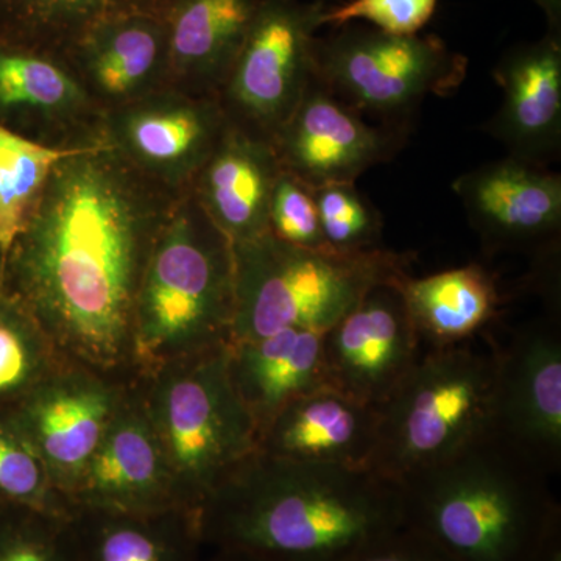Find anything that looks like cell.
Returning <instances> with one entry per match:
<instances>
[{
    "mask_svg": "<svg viewBox=\"0 0 561 561\" xmlns=\"http://www.w3.org/2000/svg\"><path fill=\"white\" fill-rule=\"evenodd\" d=\"M180 197L106 144L70 154L11 247L2 294L25 309L62 359L135 383L140 279Z\"/></svg>",
    "mask_w": 561,
    "mask_h": 561,
    "instance_id": "cell-1",
    "label": "cell"
},
{
    "mask_svg": "<svg viewBox=\"0 0 561 561\" xmlns=\"http://www.w3.org/2000/svg\"><path fill=\"white\" fill-rule=\"evenodd\" d=\"M206 548L265 561H343L404 524L398 483L373 470L301 463L262 451L198 507Z\"/></svg>",
    "mask_w": 561,
    "mask_h": 561,
    "instance_id": "cell-2",
    "label": "cell"
},
{
    "mask_svg": "<svg viewBox=\"0 0 561 561\" xmlns=\"http://www.w3.org/2000/svg\"><path fill=\"white\" fill-rule=\"evenodd\" d=\"M549 479L491 432L400 483L404 524L456 561H542L561 545Z\"/></svg>",
    "mask_w": 561,
    "mask_h": 561,
    "instance_id": "cell-3",
    "label": "cell"
},
{
    "mask_svg": "<svg viewBox=\"0 0 561 561\" xmlns=\"http://www.w3.org/2000/svg\"><path fill=\"white\" fill-rule=\"evenodd\" d=\"M234 308L232 242L186 192L158 232L140 279L136 381L169 362L230 345Z\"/></svg>",
    "mask_w": 561,
    "mask_h": 561,
    "instance_id": "cell-4",
    "label": "cell"
},
{
    "mask_svg": "<svg viewBox=\"0 0 561 561\" xmlns=\"http://www.w3.org/2000/svg\"><path fill=\"white\" fill-rule=\"evenodd\" d=\"M236 308L232 342L286 330H330L375 287L411 275L415 257L386 249L339 253L300 249L271 232L232 243Z\"/></svg>",
    "mask_w": 561,
    "mask_h": 561,
    "instance_id": "cell-5",
    "label": "cell"
},
{
    "mask_svg": "<svg viewBox=\"0 0 561 561\" xmlns=\"http://www.w3.org/2000/svg\"><path fill=\"white\" fill-rule=\"evenodd\" d=\"M496 373L497 342L486 332L459 345L423 350L378 409L371 470L400 485L491 434Z\"/></svg>",
    "mask_w": 561,
    "mask_h": 561,
    "instance_id": "cell-6",
    "label": "cell"
},
{
    "mask_svg": "<svg viewBox=\"0 0 561 561\" xmlns=\"http://www.w3.org/2000/svg\"><path fill=\"white\" fill-rule=\"evenodd\" d=\"M228 346L169 362L136 381L180 504L194 511L260 451L256 423L231 383Z\"/></svg>",
    "mask_w": 561,
    "mask_h": 561,
    "instance_id": "cell-7",
    "label": "cell"
},
{
    "mask_svg": "<svg viewBox=\"0 0 561 561\" xmlns=\"http://www.w3.org/2000/svg\"><path fill=\"white\" fill-rule=\"evenodd\" d=\"M313 68L317 80L351 110L405 130L427 98L456 92L468 60L435 35H391L348 24L317 36Z\"/></svg>",
    "mask_w": 561,
    "mask_h": 561,
    "instance_id": "cell-8",
    "label": "cell"
},
{
    "mask_svg": "<svg viewBox=\"0 0 561 561\" xmlns=\"http://www.w3.org/2000/svg\"><path fill=\"white\" fill-rule=\"evenodd\" d=\"M323 0H262L217 94L231 127L273 144L313 79Z\"/></svg>",
    "mask_w": 561,
    "mask_h": 561,
    "instance_id": "cell-9",
    "label": "cell"
},
{
    "mask_svg": "<svg viewBox=\"0 0 561 561\" xmlns=\"http://www.w3.org/2000/svg\"><path fill=\"white\" fill-rule=\"evenodd\" d=\"M227 127L216 98L162 88L105 114L103 140L140 175L183 195Z\"/></svg>",
    "mask_w": 561,
    "mask_h": 561,
    "instance_id": "cell-10",
    "label": "cell"
},
{
    "mask_svg": "<svg viewBox=\"0 0 561 561\" xmlns=\"http://www.w3.org/2000/svg\"><path fill=\"white\" fill-rule=\"evenodd\" d=\"M493 434L549 476L561 467L559 316L537 319L497 343Z\"/></svg>",
    "mask_w": 561,
    "mask_h": 561,
    "instance_id": "cell-11",
    "label": "cell"
},
{
    "mask_svg": "<svg viewBox=\"0 0 561 561\" xmlns=\"http://www.w3.org/2000/svg\"><path fill=\"white\" fill-rule=\"evenodd\" d=\"M130 386L66 362L10 409L66 504Z\"/></svg>",
    "mask_w": 561,
    "mask_h": 561,
    "instance_id": "cell-12",
    "label": "cell"
},
{
    "mask_svg": "<svg viewBox=\"0 0 561 561\" xmlns=\"http://www.w3.org/2000/svg\"><path fill=\"white\" fill-rule=\"evenodd\" d=\"M421 353L398 283L375 287L323 332L328 386L375 409L389 401Z\"/></svg>",
    "mask_w": 561,
    "mask_h": 561,
    "instance_id": "cell-13",
    "label": "cell"
},
{
    "mask_svg": "<svg viewBox=\"0 0 561 561\" xmlns=\"http://www.w3.org/2000/svg\"><path fill=\"white\" fill-rule=\"evenodd\" d=\"M408 130L376 127L332 95L316 73L273 147L280 169L311 190L357 179L390 161L402 149Z\"/></svg>",
    "mask_w": 561,
    "mask_h": 561,
    "instance_id": "cell-14",
    "label": "cell"
},
{
    "mask_svg": "<svg viewBox=\"0 0 561 561\" xmlns=\"http://www.w3.org/2000/svg\"><path fill=\"white\" fill-rule=\"evenodd\" d=\"M105 114L65 58L0 41V125L51 149L102 146Z\"/></svg>",
    "mask_w": 561,
    "mask_h": 561,
    "instance_id": "cell-15",
    "label": "cell"
},
{
    "mask_svg": "<svg viewBox=\"0 0 561 561\" xmlns=\"http://www.w3.org/2000/svg\"><path fill=\"white\" fill-rule=\"evenodd\" d=\"M453 191L491 253H559L561 176L556 172L507 157L463 173Z\"/></svg>",
    "mask_w": 561,
    "mask_h": 561,
    "instance_id": "cell-16",
    "label": "cell"
},
{
    "mask_svg": "<svg viewBox=\"0 0 561 561\" xmlns=\"http://www.w3.org/2000/svg\"><path fill=\"white\" fill-rule=\"evenodd\" d=\"M184 507L136 382L70 491L68 507L144 512Z\"/></svg>",
    "mask_w": 561,
    "mask_h": 561,
    "instance_id": "cell-17",
    "label": "cell"
},
{
    "mask_svg": "<svg viewBox=\"0 0 561 561\" xmlns=\"http://www.w3.org/2000/svg\"><path fill=\"white\" fill-rule=\"evenodd\" d=\"M502 90L497 113L483 130L508 157L548 168L561 153V35L513 46L493 72Z\"/></svg>",
    "mask_w": 561,
    "mask_h": 561,
    "instance_id": "cell-18",
    "label": "cell"
},
{
    "mask_svg": "<svg viewBox=\"0 0 561 561\" xmlns=\"http://www.w3.org/2000/svg\"><path fill=\"white\" fill-rule=\"evenodd\" d=\"M61 58L103 114L168 88V18L125 14L95 25Z\"/></svg>",
    "mask_w": 561,
    "mask_h": 561,
    "instance_id": "cell-19",
    "label": "cell"
},
{
    "mask_svg": "<svg viewBox=\"0 0 561 561\" xmlns=\"http://www.w3.org/2000/svg\"><path fill=\"white\" fill-rule=\"evenodd\" d=\"M378 409L327 386L280 409L261 432L260 451L301 463L371 470Z\"/></svg>",
    "mask_w": 561,
    "mask_h": 561,
    "instance_id": "cell-20",
    "label": "cell"
},
{
    "mask_svg": "<svg viewBox=\"0 0 561 561\" xmlns=\"http://www.w3.org/2000/svg\"><path fill=\"white\" fill-rule=\"evenodd\" d=\"M280 171L272 142L228 124L190 192L232 243L247 242L268 231V205Z\"/></svg>",
    "mask_w": 561,
    "mask_h": 561,
    "instance_id": "cell-21",
    "label": "cell"
},
{
    "mask_svg": "<svg viewBox=\"0 0 561 561\" xmlns=\"http://www.w3.org/2000/svg\"><path fill=\"white\" fill-rule=\"evenodd\" d=\"M262 0H175L168 14V88L217 98Z\"/></svg>",
    "mask_w": 561,
    "mask_h": 561,
    "instance_id": "cell-22",
    "label": "cell"
},
{
    "mask_svg": "<svg viewBox=\"0 0 561 561\" xmlns=\"http://www.w3.org/2000/svg\"><path fill=\"white\" fill-rule=\"evenodd\" d=\"M77 561H203L198 511L168 507L128 512L69 511Z\"/></svg>",
    "mask_w": 561,
    "mask_h": 561,
    "instance_id": "cell-23",
    "label": "cell"
},
{
    "mask_svg": "<svg viewBox=\"0 0 561 561\" xmlns=\"http://www.w3.org/2000/svg\"><path fill=\"white\" fill-rule=\"evenodd\" d=\"M228 373L261 437L280 409L328 386L323 334L286 330L256 341L232 342L228 346Z\"/></svg>",
    "mask_w": 561,
    "mask_h": 561,
    "instance_id": "cell-24",
    "label": "cell"
},
{
    "mask_svg": "<svg viewBox=\"0 0 561 561\" xmlns=\"http://www.w3.org/2000/svg\"><path fill=\"white\" fill-rule=\"evenodd\" d=\"M423 350L459 345L483 334L501 313L496 276L481 264L398 283Z\"/></svg>",
    "mask_w": 561,
    "mask_h": 561,
    "instance_id": "cell-25",
    "label": "cell"
},
{
    "mask_svg": "<svg viewBox=\"0 0 561 561\" xmlns=\"http://www.w3.org/2000/svg\"><path fill=\"white\" fill-rule=\"evenodd\" d=\"M175 0H0V41L62 57L95 25L125 14L168 18Z\"/></svg>",
    "mask_w": 561,
    "mask_h": 561,
    "instance_id": "cell-26",
    "label": "cell"
},
{
    "mask_svg": "<svg viewBox=\"0 0 561 561\" xmlns=\"http://www.w3.org/2000/svg\"><path fill=\"white\" fill-rule=\"evenodd\" d=\"M79 150L83 149H51L0 125V253L3 260L31 220L58 162Z\"/></svg>",
    "mask_w": 561,
    "mask_h": 561,
    "instance_id": "cell-27",
    "label": "cell"
},
{
    "mask_svg": "<svg viewBox=\"0 0 561 561\" xmlns=\"http://www.w3.org/2000/svg\"><path fill=\"white\" fill-rule=\"evenodd\" d=\"M66 360L35 320L0 294V411H10ZM69 364V362H68Z\"/></svg>",
    "mask_w": 561,
    "mask_h": 561,
    "instance_id": "cell-28",
    "label": "cell"
},
{
    "mask_svg": "<svg viewBox=\"0 0 561 561\" xmlns=\"http://www.w3.org/2000/svg\"><path fill=\"white\" fill-rule=\"evenodd\" d=\"M0 504L69 513L46 463L10 411H0Z\"/></svg>",
    "mask_w": 561,
    "mask_h": 561,
    "instance_id": "cell-29",
    "label": "cell"
},
{
    "mask_svg": "<svg viewBox=\"0 0 561 561\" xmlns=\"http://www.w3.org/2000/svg\"><path fill=\"white\" fill-rule=\"evenodd\" d=\"M0 561H77L69 513L0 504Z\"/></svg>",
    "mask_w": 561,
    "mask_h": 561,
    "instance_id": "cell-30",
    "label": "cell"
},
{
    "mask_svg": "<svg viewBox=\"0 0 561 561\" xmlns=\"http://www.w3.org/2000/svg\"><path fill=\"white\" fill-rule=\"evenodd\" d=\"M321 232L328 249L359 253L382 247V217L356 183H335L313 190Z\"/></svg>",
    "mask_w": 561,
    "mask_h": 561,
    "instance_id": "cell-31",
    "label": "cell"
},
{
    "mask_svg": "<svg viewBox=\"0 0 561 561\" xmlns=\"http://www.w3.org/2000/svg\"><path fill=\"white\" fill-rule=\"evenodd\" d=\"M273 238L300 249L330 250L321 232L316 194L297 176L280 171L267 216Z\"/></svg>",
    "mask_w": 561,
    "mask_h": 561,
    "instance_id": "cell-32",
    "label": "cell"
},
{
    "mask_svg": "<svg viewBox=\"0 0 561 561\" xmlns=\"http://www.w3.org/2000/svg\"><path fill=\"white\" fill-rule=\"evenodd\" d=\"M438 0H346L327 7L321 27L348 24L368 25L391 35H416L426 27L437 10Z\"/></svg>",
    "mask_w": 561,
    "mask_h": 561,
    "instance_id": "cell-33",
    "label": "cell"
},
{
    "mask_svg": "<svg viewBox=\"0 0 561 561\" xmlns=\"http://www.w3.org/2000/svg\"><path fill=\"white\" fill-rule=\"evenodd\" d=\"M343 561H456L419 530L402 524Z\"/></svg>",
    "mask_w": 561,
    "mask_h": 561,
    "instance_id": "cell-34",
    "label": "cell"
},
{
    "mask_svg": "<svg viewBox=\"0 0 561 561\" xmlns=\"http://www.w3.org/2000/svg\"><path fill=\"white\" fill-rule=\"evenodd\" d=\"M545 14L548 32L561 35V0H531Z\"/></svg>",
    "mask_w": 561,
    "mask_h": 561,
    "instance_id": "cell-35",
    "label": "cell"
},
{
    "mask_svg": "<svg viewBox=\"0 0 561 561\" xmlns=\"http://www.w3.org/2000/svg\"><path fill=\"white\" fill-rule=\"evenodd\" d=\"M203 561H265L260 557L250 556L241 551H231V549L206 548L205 559Z\"/></svg>",
    "mask_w": 561,
    "mask_h": 561,
    "instance_id": "cell-36",
    "label": "cell"
},
{
    "mask_svg": "<svg viewBox=\"0 0 561 561\" xmlns=\"http://www.w3.org/2000/svg\"><path fill=\"white\" fill-rule=\"evenodd\" d=\"M542 561H561V545L556 546Z\"/></svg>",
    "mask_w": 561,
    "mask_h": 561,
    "instance_id": "cell-37",
    "label": "cell"
},
{
    "mask_svg": "<svg viewBox=\"0 0 561 561\" xmlns=\"http://www.w3.org/2000/svg\"><path fill=\"white\" fill-rule=\"evenodd\" d=\"M3 271H5V260H3L2 253H0V294H2Z\"/></svg>",
    "mask_w": 561,
    "mask_h": 561,
    "instance_id": "cell-38",
    "label": "cell"
}]
</instances>
